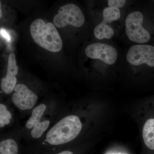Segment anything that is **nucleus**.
I'll list each match as a JSON object with an SVG mask.
<instances>
[{"instance_id":"obj_1","label":"nucleus","mask_w":154,"mask_h":154,"mask_svg":"<svg viewBox=\"0 0 154 154\" xmlns=\"http://www.w3.org/2000/svg\"><path fill=\"white\" fill-rule=\"evenodd\" d=\"M82 128V124L77 116H66L48 131L45 142L50 146L64 145L75 139L80 134Z\"/></svg>"},{"instance_id":"obj_2","label":"nucleus","mask_w":154,"mask_h":154,"mask_svg":"<svg viewBox=\"0 0 154 154\" xmlns=\"http://www.w3.org/2000/svg\"><path fill=\"white\" fill-rule=\"evenodd\" d=\"M30 32L36 44L46 50L57 52L62 48V40L52 23H46L41 19H36L30 25Z\"/></svg>"},{"instance_id":"obj_3","label":"nucleus","mask_w":154,"mask_h":154,"mask_svg":"<svg viewBox=\"0 0 154 154\" xmlns=\"http://www.w3.org/2000/svg\"><path fill=\"white\" fill-rule=\"evenodd\" d=\"M143 21L142 13L135 11L130 13L125 21V32L128 38L139 44L148 42L151 38L149 31L143 27Z\"/></svg>"},{"instance_id":"obj_4","label":"nucleus","mask_w":154,"mask_h":154,"mask_svg":"<svg viewBox=\"0 0 154 154\" xmlns=\"http://www.w3.org/2000/svg\"><path fill=\"white\" fill-rule=\"evenodd\" d=\"M85 22V17L79 6L69 4L62 6L58 14L54 16L53 23L59 28L71 25L76 28L82 27Z\"/></svg>"},{"instance_id":"obj_5","label":"nucleus","mask_w":154,"mask_h":154,"mask_svg":"<svg viewBox=\"0 0 154 154\" xmlns=\"http://www.w3.org/2000/svg\"><path fill=\"white\" fill-rule=\"evenodd\" d=\"M47 106L43 103L34 107L26 122L25 127L30 130V135L33 139L40 138L49 128L50 121L43 118Z\"/></svg>"},{"instance_id":"obj_6","label":"nucleus","mask_w":154,"mask_h":154,"mask_svg":"<svg viewBox=\"0 0 154 154\" xmlns=\"http://www.w3.org/2000/svg\"><path fill=\"white\" fill-rule=\"evenodd\" d=\"M126 60L128 63L134 66L145 64L154 67V47L149 45H133L128 51Z\"/></svg>"},{"instance_id":"obj_7","label":"nucleus","mask_w":154,"mask_h":154,"mask_svg":"<svg viewBox=\"0 0 154 154\" xmlns=\"http://www.w3.org/2000/svg\"><path fill=\"white\" fill-rule=\"evenodd\" d=\"M88 57L98 59L109 65L115 63L118 52L115 48L105 43L96 42L88 45L85 51Z\"/></svg>"},{"instance_id":"obj_8","label":"nucleus","mask_w":154,"mask_h":154,"mask_svg":"<svg viewBox=\"0 0 154 154\" xmlns=\"http://www.w3.org/2000/svg\"><path fill=\"white\" fill-rule=\"evenodd\" d=\"M12 95V101L19 110L26 111L34 107L38 97L24 84H17Z\"/></svg>"},{"instance_id":"obj_9","label":"nucleus","mask_w":154,"mask_h":154,"mask_svg":"<svg viewBox=\"0 0 154 154\" xmlns=\"http://www.w3.org/2000/svg\"><path fill=\"white\" fill-rule=\"evenodd\" d=\"M18 71L16 56L14 53H11L9 56L7 74L1 80V88L5 94H10L14 91L17 85L16 75L18 74Z\"/></svg>"},{"instance_id":"obj_10","label":"nucleus","mask_w":154,"mask_h":154,"mask_svg":"<svg viewBox=\"0 0 154 154\" xmlns=\"http://www.w3.org/2000/svg\"><path fill=\"white\" fill-rule=\"evenodd\" d=\"M143 137L146 146L154 150V119L147 120L143 129Z\"/></svg>"},{"instance_id":"obj_11","label":"nucleus","mask_w":154,"mask_h":154,"mask_svg":"<svg viewBox=\"0 0 154 154\" xmlns=\"http://www.w3.org/2000/svg\"><path fill=\"white\" fill-rule=\"evenodd\" d=\"M94 34L95 37L100 40L110 39L114 35V31L111 26L102 21L94 28Z\"/></svg>"},{"instance_id":"obj_12","label":"nucleus","mask_w":154,"mask_h":154,"mask_svg":"<svg viewBox=\"0 0 154 154\" xmlns=\"http://www.w3.org/2000/svg\"><path fill=\"white\" fill-rule=\"evenodd\" d=\"M19 148L15 140L8 138L0 142V154H18Z\"/></svg>"},{"instance_id":"obj_13","label":"nucleus","mask_w":154,"mask_h":154,"mask_svg":"<svg viewBox=\"0 0 154 154\" xmlns=\"http://www.w3.org/2000/svg\"><path fill=\"white\" fill-rule=\"evenodd\" d=\"M103 21L106 23H110L120 19L121 13L119 9L107 7L103 11Z\"/></svg>"},{"instance_id":"obj_14","label":"nucleus","mask_w":154,"mask_h":154,"mask_svg":"<svg viewBox=\"0 0 154 154\" xmlns=\"http://www.w3.org/2000/svg\"><path fill=\"white\" fill-rule=\"evenodd\" d=\"M12 115L10 111L4 104H0V126L1 128L4 127L10 123Z\"/></svg>"},{"instance_id":"obj_15","label":"nucleus","mask_w":154,"mask_h":154,"mask_svg":"<svg viewBox=\"0 0 154 154\" xmlns=\"http://www.w3.org/2000/svg\"><path fill=\"white\" fill-rule=\"evenodd\" d=\"M125 0H109L107 1L108 7L119 9L124 7L126 3Z\"/></svg>"},{"instance_id":"obj_16","label":"nucleus","mask_w":154,"mask_h":154,"mask_svg":"<svg viewBox=\"0 0 154 154\" xmlns=\"http://www.w3.org/2000/svg\"><path fill=\"white\" fill-rule=\"evenodd\" d=\"M1 34L7 41L10 42L11 41V37H10L8 33L4 28H1Z\"/></svg>"},{"instance_id":"obj_17","label":"nucleus","mask_w":154,"mask_h":154,"mask_svg":"<svg viewBox=\"0 0 154 154\" xmlns=\"http://www.w3.org/2000/svg\"><path fill=\"white\" fill-rule=\"evenodd\" d=\"M57 154H74L72 152V151L69 150H66L63 151H61L59 152Z\"/></svg>"},{"instance_id":"obj_18","label":"nucleus","mask_w":154,"mask_h":154,"mask_svg":"<svg viewBox=\"0 0 154 154\" xmlns=\"http://www.w3.org/2000/svg\"><path fill=\"white\" fill-rule=\"evenodd\" d=\"M1 11H0V13H1V15H0V17H1V18H2V11H1Z\"/></svg>"},{"instance_id":"obj_19","label":"nucleus","mask_w":154,"mask_h":154,"mask_svg":"<svg viewBox=\"0 0 154 154\" xmlns=\"http://www.w3.org/2000/svg\"></svg>"}]
</instances>
